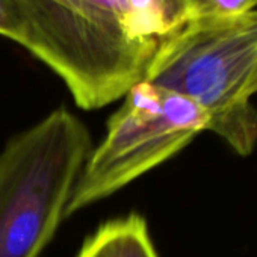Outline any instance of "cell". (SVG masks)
Masks as SVG:
<instances>
[{
    "label": "cell",
    "instance_id": "cell-1",
    "mask_svg": "<svg viewBox=\"0 0 257 257\" xmlns=\"http://www.w3.org/2000/svg\"><path fill=\"white\" fill-rule=\"evenodd\" d=\"M22 47L67 85L79 107H104L146 80L161 40L188 19L185 0H14Z\"/></svg>",
    "mask_w": 257,
    "mask_h": 257
},
{
    "label": "cell",
    "instance_id": "cell-2",
    "mask_svg": "<svg viewBox=\"0 0 257 257\" xmlns=\"http://www.w3.org/2000/svg\"><path fill=\"white\" fill-rule=\"evenodd\" d=\"M146 80L192 100L207 131L249 155L257 143V8L188 19L161 40Z\"/></svg>",
    "mask_w": 257,
    "mask_h": 257
},
{
    "label": "cell",
    "instance_id": "cell-3",
    "mask_svg": "<svg viewBox=\"0 0 257 257\" xmlns=\"http://www.w3.org/2000/svg\"><path fill=\"white\" fill-rule=\"evenodd\" d=\"M92 149L86 125L64 106L8 141L0 153V257H40Z\"/></svg>",
    "mask_w": 257,
    "mask_h": 257
},
{
    "label": "cell",
    "instance_id": "cell-4",
    "mask_svg": "<svg viewBox=\"0 0 257 257\" xmlns=\"http://www.w3.org/2000/svg\"><path fill=\"white\" fill-rule=\"evenodd\" d=\"M203 131L207 116L192 100L149 80L137 83L109 118L100 146L92 149L65 218L171 159Z\"/></svg>",
    "mask_w": 257,
    "mask_h": 257
},
{
    "label": "cell",
    "instance_id": "cell-5",
    "mask_svg": "<svg viewBox=\"0 0 257 257\" xmlns=\"http://www.w3.org/2000/svg\"><path fill=\"white\" fill-rule=\"evenodd\" d=\"M77 257H159L140 213H128L100 225L80 248Z\"/></svg>",
    "mask_w": 257,
    "mask_h": 257
},
{
    "label": "cell",
    "instance_id": "cell-6",
    "mask_svg": "<svg viewBox=\"0 0 257 257\" xmlns=\"http://www.w3.org/2000/svg\"><path fill=\"white\" fill-rule=\"evenodd\" d=\"M189 19L231 17L257 8V0H185Z\"/></svg>",
    "mask_w": 257,
    "mask_h": 257
},
{
    "label": "cell",
    "instance_id": "cell-7",
    "mask_svg": "<svg viewBox=\"0 0 257 257\" xmlns=\"http://www.w3.org/2000/svg\"><path fill=\"white\" fill-rule=\"evenodd\" d=\"M0 37L20 44L25 40V26L14 0H0Z\"/></svg>",
    "mask_w": 257,
    "mask_h": 257
}]
</instances>
